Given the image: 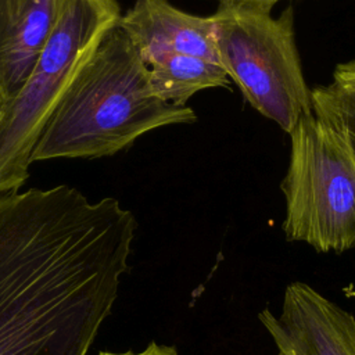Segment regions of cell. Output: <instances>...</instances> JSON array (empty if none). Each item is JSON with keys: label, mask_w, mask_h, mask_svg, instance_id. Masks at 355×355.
<instances>
[{"label": "cell", "mask_w": 355, "mask_h": 355, "mask_svg": "<svg viewBox=\"0 0 355 355\" xmlns=\"http://www.w3.org/2000/svg\"><path fill=\"white\" fill-rule=\"evenodd\" d=\"M136 229L118 200L67 184L0 194V355H87Z\"/></svg>", "instance_id": "cell-1"}, {"label": "cell", "mask_w": 355, "mask_h": 355, "mask_svg": "<svg viewBox=\"0 0 355 355\" xmlns=\"http://www.w3.org/2000/svg\"><path fill=\"white\" fill-rule=\"evenodd\" d=\"M98 355H179V354L173 345L158 344L155 341H151L144 349L137 351V352H135V351H125V352L101 351Z\"/></svg>", "instance_id": "cell-11"}, {"label": "cell", "mask_w": 355, "mask_h": 355, "mask_svg": "<svg viewBox=\"0 0 355 355\" xmlns=\"http://www.w3.org/2000/svg\"><path fill=\"white\" fill-rule=\"evenodd\" d=\"M121 15L116 0H65L61 18L29 78L12 98L0 104V194L24 186L49 116Z\"/></svg>", "instance_id": "cell-4"}, {"label": "cell", "mask_w": 355, "mask_h": 355, "mask_svg": "<svg viewBox=\"0 0 355 355\" xmlns=\"http://www.w3.org/2000/svg\"><path fill=\"white\" fill-rule=\"evenodd\" d=\"M290 159L280 189L288 241L318 252L355 247V154L345 136L313 111L288 133Z\"/></svg>", "instance_id": "cell-5"}, {"label": "cell", "mask_w": 355, "mask_h": 355, "mask_svg": "<svg viewBox=\"0 0 355 355\" xmlns=\"http://www.w3.org/2000/svg\"><path fill=\"white\" fill-rule=\"evenodd\" d=\"M211 17L218 62L229 79L250 105L290 133L312 112L311 89L295 44L293 7L273 17L270 7L219 0Z\"/></svg>", "instance_id": "cell-3"}, {"label": "cell", "mask_w": 355, "mask_h": 355, "mask_svg": "<svg viewBox=\"0 0 355 355\" xmlns=\"http://www.w3.org/2000/svg\"><path fill=\"white\" fill-rule=\"evenodd\" d=\"M259 322L279 355H355V318L304 282L290 283L279 315L263 309Z\"/></svg>", "instance_id": "cell-6"}, {"label": "cell", "mask_w": 355, "mask_h": 355, "mask_svg": "<svg viewBox=\"0 0 355 355\" xmlns=\"http://www.w3.org/2000/svg\"><path fill=\"white\" fill-rule=\"evenodd\" d=\"M118 25L147 67L171 54L218 61L211 15L189 14L168 0H137L121 15Z\"/></svg>", "instance_id": "cell-7"}, {"label": "cell", "mask_w": 355, "mask_h": 355, "mask_svg": "<svg viewBox=\"0 0 355 355\" xmlns=\"http://www.w3.org/2000/svg\"><path fill=\"white\" fill-rule=\"evenodd\" d=\"M154 93L165 103L186 105L187 100L200 90L226 87L230 79L218 61L171 54L148 67Z\"/></svg>", "instance_id": "cell-9"}, {"label": "cell", "mask_w": 355, "mask_h": 355, "mask_svg": "<svg viewBox=\"0 0 355 355\" xmlns=\"http://www.w3.org/2000/svg\"><path fill=\"white\" fill-rule=\"evenodd\" d=\"M237 1H245V3H254V4H259V6H265V7H273L279 0H237Z\"/></svg>", "instance_id": "cell-12"}, {"label": "cell", "mask_w": 355, "mask_h": 355, "mask_svg": "<svg viewBox=\"0 0 355 355\" xmlns=\"http://www.w3.org/2000/svg\"><path fill=\"white\" fill-rule=\"evenodd\" d=\"M65 0H0V104L33 71L62 14Z\"/></svg>", "instance_id": "cell-8"}, {"label": "cell", "mask_w": 355, "mask_h": 355, "mask_svg": "<svg viewBox=\"0 0 355 355\" xmlns=\"http://www.w3.org/2000/svg\"><path fill=\"white\" fill-rule=\"evenodd\" d=\"M312 111L338 129L355 154V60L337 64L331 83L311 90Z\"/></svg>", "instance_id": "cell-10"}, {"label": "cell", "mask_w": 355, "mask_h": 355, "mask_svg": "<svg viewBox=\"0 0 355 355\" xmlns=\"http://www.w3.org/2000/svg\"><path fill=\"white\" fill-rule=\"evenodd\" d=\"M196 119L190 107L154 93L148 67L116 22L58 100L31 161L114 155L150 130Z\"/></svg>", "instance_id": "cell-2"}]
</instances>
